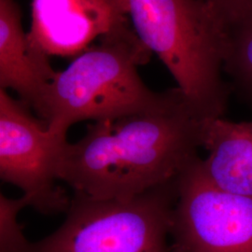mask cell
<instances>
[{"label": "cell", "instance_id": "1", "mask_svg": "<svg viewBox=\"0 0 252 252\" xmlns=\"http://www.w3.org/2000/svg\"><path fill=\"white\" fill-rule=\"evenodd\" d=\"M204 123L183 92L159 110L94 122L66 145L59 180L88 198H133L198 158Z\"/></svg>", "mask_w": 252, "mask_h": 252}, {"label": "cell", "instance_id": "2", "mask_svg": "<svg viewBox=\"0 0 252 252\" xmlns=\"http://www.w3.org/2000/svg\"><path fill=\"white\" fill-rule=\"evenodd\" d=\"M152 54L128 20L122 21L57 73L36 116L50 131L66 134L83 121L116 120L168 106L181 89L153 91L137 71Z\"/></svg>", "mask_w": 252, "mask_h": 252}, {"label": "cell", "instance_id": "3", "mask_svg": "<svg viewBox=\"0 0 252 252\" xmlns=\"http://www.w3.org/2000/svg\"><path fill=\"white\" fill-rule=\"evenodd\" d=\"M141 41L171 73L203 120L222 118L228 31L205 0H123Z\"/></svg>", "mask_w": 252, "mask_h": 252}, {"label": "cell", "instance_id": "4", "mask_svg": "<svg viewBox=\"0 0 252 252\" xmlns=\"http://www.w3.org/2000/svg\"><path fill=\"white\" fill-rule=\"evenodd\" d=\"M178 181L124 200L74 193L62 225L27 252H173Z\"/></svg>", "mask_w": 252, "mask_h": 252}, {"label": "cell", "instance_id": "5", "mask_svg": "<svg viewBox=\"0 0 252 252\" xmlns=\"http://www.w3.org/2000/svg\"><path fill=\"white\" fill-rule=\"evenodd\" d=\"M66 134L54 133L21 100L0 89V178L22 189L44 215L66 212L71 198L57 185Z\"/></svg>", "mask_w": 252, "mask_h": 252}, {"label": "cell", "instance_id": "6", "mask_svg": "<svg viewBox=\"0 0 252 252\" xmlns=\"http://www.w3.org/2000/svg\"><path fill=\"white\" fill-rule=\"evenodd\" d=\"M173 252H252V197L219 189L198 157L178 181Z\"/></svg>", "mask_w": 252, "mask_h": 252}, {"label": "cell", "instance_id": "7", "mask_svg": "<svg viewBox=\"0 0 252 252\" xmlns=\"http://www.w3.org/2000/svg\"><path fill=\"white\" fill-rule=\"evenodd\" d=\"M127 19L123 0H32L28 40L50 56H79Z\"/></svg>", "mask_w": 252, "mask_h": 252}, {"label": "cell", "instance_id": "8", "mask_svg": "<svg viewBox=\"0 0 252 252\" xmlns=\"http://www.w3.org/2000/svg\"><path fill=\"white\" fill-rule=\"evenodd\" d=\"M55 71L50 57L30 44L16 0H0V89L14 91L36 113Z\"/></svg>", "mask_w": 252, "mask_h": 252}, {"label": "cell", "instance_id": "9", "mask_svg": "<svg viewBox=\"0 0 252 252\" xmlns=\"http://www.w3.org/2000/svg\"><path fill=\"white\" fill-rule=\"evenodd\" d=\"M202 165L219 189L252 197V121L234 123L222 118L206 120Z\"/></svg>", "mask_w": 252, "mask_h": 252}, {"label": "cell", "instance_id": "10", "mask_svg": "<svg viewBox=\"0 0 252 252\" xmlns=\"http://www.w3.org/2000/svg\"><path fill=\"white\" fill-rule=\"evenodd\" d=\"M227 31L223 72L232 91L252 108V15Z\"/></svg>", "mask_w": 252, "mask_h": 252}, {"label": "cell", "instance_id": "11", "mask_svg": "<svg viewBox=\"0 0 252 252\" xmlns=\"http://www.w3.org/2000/svg\"><path fill=\"white\" fill-rule=\"evenodd\" d=\"M30 207V200L23 195L18 199L0 195V252H27V241L18 222L20 211Z\"/></svg>", "mask_w": 252, "mask_h": 252}, {"label": "cell", "instance_id": "12", "mask_svg": "<svg viewBox=\"0 0 252 252\" xmlns=\"http://www.w3.org/2000/svg\"><path fill=\"white\" fill-rule=\"evenodd\" d=\"M228 29L252 15V0H205Z\"/></svg>", "mask_w": 252, "mask_h": 252}]
</instances>
